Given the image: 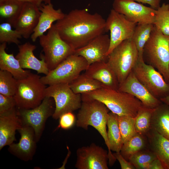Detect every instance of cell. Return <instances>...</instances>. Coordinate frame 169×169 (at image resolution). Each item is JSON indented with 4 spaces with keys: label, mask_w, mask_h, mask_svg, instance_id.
I'll list each match as a JSON object with an SVG mask.
<instances>
[{
    "label": "cell",
    "mask_w": 169,
    "mask_h": 169,
    "mask_svg": "<svg viewBox=\"0 0 169 169\" xmlns=\"http://www.w3.org/2000/svg\"><path fill=\"white\" fill-rule=\"evenodd\" d=\"M24 2H28L36 5L39 7L44 4L51 3V0H20Z\"/></svg>",
    "instance_id": "41"
},
{
    "label": "cell",
    "mask_w": 169,
    "mask_h": 169,
    "mask_svg": "<svg viewBox=\"0 0 169 169\" xmlns=\"http://www.w3.org/2000/svg\"><path fill=\"white\" fill-rule=\"evenodd\" d=\"M6 43H1L0 45V70L10 73L17 80L26 78L31 73L30 70L23 69L13 54L6 52Z\"/></svg>",
    "instance_id": "25"
},
{
    "label": "cell",
    "mask_w": 169,
    "mask_h": 169,
    "mask_svg": "<svg viewBox=\"0 0 169 169\" xmlns=\"http://www.w3.org/2000/svg\"><path fill=\"white\" fill-rule=\"evenodd\" d=\"M110 36L105 33L96 37L84 46L75 50L74 54L83 57L89 66L98 62H107Z\"/></svg>",
    "instance_id": "15"
},
{
    "label": "cell",
    "mask_w": 169,
    "mask_h": 169,
    "mask_svg": "<svg viewBox=\"0 0 169 169\" xmlns=\"http://www.w3.org/2000/svg\"><path fill=\"white\" fill-rule=\"evenodd\" d=\"M75 167L78 169H108V151L94 143L78 148Z\"/></svg>",
    "instance_id": "14"
},
{
    "label": "cell",
    "mask_w": 169,
    "mask_h": 169,
    "mask_svg": "<svg viewBox=\"0 0 169 169\" xmlns=\"http://www.w3.org/2000/svg\"><path fill=\"white\" fill-rule=\"evenodd\" d=\"M139 3L147 4L149 5L151 8L155 10L157 9L160 6V3L161 0H134Z\"/></svg>",
    "instance_id": "40"
},
{
    "label": "cell",
    "mask_w": 169,
    "mask_h": 169,
    "mask_svg": "<svg viewBox=\"0 0 169 169\" xmlns=\"http://www.w3.org/2000/svg\"><path fill=\"white\" fill-rule=\"evenodd\" d=\"M107 126V136L109 148L108 151V163L111 166L116 160L111 151L120 152L123 143L116 115L111 111L109 113Z\"/></svg>",
    "instance_id": "24"
},
{
    "label": "cell",
    "mask_w": 169,
    "mask_h": 169,
    "mask_svg": "<svg viewBox=\"0 0 169 169\" xmlns=\"http://www.w3.org/2000/svg\"><path fill=\"white\" fill-rule=\"evenodd\" d=\"M153 24L163 34L169 36V4L163 3L156 10Z\"/></svg>",
    "instance_id": "33"
},
{
    "label": "cell",
    "mask_w": 169,
    "mask_h": 169,
    "mask_svg": "<svg viewBox=\"0 0 169 169\" xmlns=\"http://www.w3.org/2000/svg\"><path fill=\"white\" fill-rule=\"evenodd\" d=\"M17 131L20 135L19 141L9 145L8 151L22 160H32L36 151L37 142L34 130L30 126L22 125Z\"/></svg>",
    "instance_id": "16"
},
{
    "label": "cell",
    "mask_w": 169,
    "mask_h": 169,
    "mask_svg": "<svg viewBox=\"0 0 169 169\" xmlns=\"http://www.w3.org/2000/svg\"><path fill=\"white\" fill-rule=\"evenodd\" d=\"M16 111L0 116V150L16 141V131L22 126Z\"/></svg>",
    "instance_id": "22"
},
{
    "label": "cell",
    "mask_w": 169,
    "mask_h": 169,
    "mask_svg": "<svg viewBox=\"0 0 169 169\" xmlns=\"http://www.w3.org/2000/svg\"><path fill=\"white\" fill-rule=\"evenodd\" d=\"M18 52L16 58L18 60L23 69H31L36 71L38 74H47L49 70L45 62L42 54L39 60L33 54L36 46L29 42L18 45Z\"/></svg>",
    "instance_id": "19"
},
{
    "label": "cell",
    "mask_w": 169,
    "mask_h": 169,
    "mask_svg": "<svg viewBox=\"0 0 169 169\" xmlns=\"http://www.w3.org/2000/svg\"><path fill=\"white\" fill-rule=\"evenodd\" d=\"M45 97H51L55 103L52 117L59 119L63 114L79 109L81 106V94L74 93L68 83H58L49 85L45 91Z\"/></svg>",
    "instance_id": "9"
},
{
    "label": "cell",
    "mask_w": 169,
    "mask_h": 169,
    "mask_svg": "<svg viewBox=\"0 0 169 169\" xmlns=\"http://www.w3.org/2000/svg\"><path fill=\"white\" fill-rule=\"evenodd\" d=\"M154 109L142 105L134 117L136 133L146 136L151 129V120Z\"/></svg>",
    "instance_id": "31"
},
{
    "label": "cell",
    "mask_w": 169,
    "mask_h": 169,
    "mask_svg": "<svg viewBox=\"0 0 169 169\" xmlns=\"http://www.w3.org/2000/svg\"><path fill=\"white\" fill-rule=\"evenodd\" d=\"M39 8L41 14L38 23L30 37L34 42L44 34L54 22L61 19L65 14L61 9H54L52 3L43 4Z\"/></svg>",
    "instance_id": "21"
},
{
    "label": "cell",
    "mask_w": 169,
    "mask_h": 169,
    "mask_svg": "<svg viewBox=\"0 0 169 169\" xmlns=\"http://www.w3.org/2000/svg\"><path fill=\"white\" fill-rule=\"evenodd\" d=\"M69 84L74 93L80 94L104 87L101 83L84 74H80Z\"/></svg>",
    "instance_id": "29"
},
{
    "label": "cell",
    "mask_w": 169,
    "mask_h": 169,
    "mask_svg": "<svg viewBox=\"0 0 169 169\" xmlns=\"http://www.w3.org/2000/svg\"><path fill=\"white\" fill-rule=\"evenodd\" d=\"M45 85L40 76L31 73L26 78L17 80L13 96L17 108L31 109L39 105L45 97Z\"/></svg>",
    "instance_id": "7"
},
{
    "label": "cell",
    "mask_w": 169,
    "mask_h": 169,
    "mask_svg": "<svg viewBox=\"0 0 169 169\" xmlns=\"http://www.w3.org/2000/svg\"><path fill=\"white\" fill-rule=\"evenodd\" d=\"M17 80L10 73L0 70V94L13 96L17 87Z\"/></svg>",
    "instance_id": "34"
},
{
    "label": "cell",
    "mask_w": 169,
    "mask_h": 169,
    "mask_svg": "<svg viewBox=\"0 0 169 169\" xmlns=\"http://www.w3.org/2000/svg\"><path fill=\"white\" fill-rule=\"evenodd\" d=\"M39 38L43 56L49 71L74 53L75 50L62 38L54 24L46 34Z\"/></svg>",
    "instance_id": "5"
},
{
    "label": "cell",
    "mask_w": 169,
    "mask_h": 169,
    "mask_svg": "<svg viewBox=\"0 0 169 169\" xmlns=\"http://www.w3.org/2000/svg\"><path fill=\"white\" fill-rule=\"evenodd\" d=\"M147 145L148 143L146 136L136 133L123 143L120 152L128 161L132 155L146 149Z\"/></svg>",
    "instance_id": "28"
},
{
    "label": "cell",
    "mask_w": 169,
    "mask_h": 169,
    "mask_svg": "<svg viewBox=\"0 0 169 169\" xmlns=\"http://www.w3.org/2000/svg\"><path fill=\"white\" fill-rule=\"evenodd\" d=\"M148 169H164V168L160 161L157 158L150 163Z\"/></svg>",
    "instance_id": "42"
},
{
    "label": "cell",
    "mask_w": 169,
    "mask_h": 169,
    "mask_svg": "<svg viewBox=\"0 0 169 169\" xmlns=\"http://www.w3.org/2000/svg\"><path fill=\"white\" fill-rule=\"evenodd\" d=\"M54 102L53 98L45 97L41 104L34 108H17V114L22 125H28L33 128L37 142L42 135L47 120L52 116L54 112Z\"/></svg>",
    "instance_id": "11"
},
{
    "label": "cell",
    "mask_w": 169,
    "mask_h": 169,
    "mask_svg": "<svg viewBox=\"0 0 169 169\" xmlns=\"http://www.w3.org/2000/svg\"><path fill=\"white\" fill-rule=\"evenodd\" d=\"M151 129L169 140V106L162 103L154 109Z\"/></svg>",
    "instance_id": "26"
},
{
    "label": "cell",
    "mask_w": 169,
    "mask_h": 169,
    "mask_svg": "<svg viewBox=\"0 0 169 169\" xmlns=\"http://www.w3.org/2000/svg\"><path fill=\"white\" fill-rule=\"evenodd\" d=\"M16 105L13 96H9L0 94V116L15 111Z\"/></svg>",
    "instance_id": "37"
},
{
    "label": "cell",
    "mask_w": 169,
    "mask_h": 169,
    "mask_svg": "<svg viewBox=\"0 0 169 169\" xmlns=\"http://www.w3.org/2000/svg\"><path fill=\"white\" fill-rule=\"evenodd\" d=\"M113 155L119 162L121 169H135L134 166L129 161L126 160L120 152H115Z\"/></svg>",
    "instance_id": "39"
},
{
    "label": "cell",
    "mask_w": 169,
    "mask_h": 169,
    "mask_svg": "<svg viewBox=\"0 0 169 169\" xmlns=\"http://www.w3.org/2000/svg\"><path fill=\"white\" fill-rule=\"evenodd\" d=\"M146 136L150 149L160 161L164 169H169V140L151 128Z\"/></svg>",
    "instance_id": "23"
},
{
    "label": "cell",
    "mask_w": 169,
    "mask_h": 169,
    "mask_svg": "<svg viewBox=\"0 0 169 169\" xmlns=\"http://www.w3.org/2000/svg\"><path fill=\"white\" fill-rule=\"evenodd\" d=\"M116 116L123 144L136 133L135 128V118L125 115H116Z\"/></svg>",
    "instance_id": "35"
},
{
    "label": "cell",
    "mask_w": 169,
    "mask_h": 169,
    "mask_svg": "<svg viewBox=\"0 0 169 169\" xmlns=\"http://www.w3.org/2000/svg\"><path fill=\"white\" fill-rule=\"evenodd\" d=\"M118 90L130 94L140 100L144 106L154 109L162 102L152 95L132 72L119 84Z\"/></svg>",
    "instance_id": "17"
},
{
    "label": "cell",
    "mask_w": 169,
    "mask_h": 169,
    "mask_svg": "<svg viewBox=\"0 0 169 169\" xmlns=\"http://www.w3.org/2000/svg\"><path fill=\"white\" fill-rule=\"evenodd\" d=\"M157 158L150 149H146L132 155L128 161L136 169H148L150 163Z\"/></svg>",
    "instance_id": "32"
},
{
    "label": "cell",
    "mask_w": 169,
    "mask_h": 169,
    "mask_svg": "<svg viewBox=\"0 0 169 169\" xmlns=\"http://www.w3.org/2000/svg\"><path fill=\"white\" fill-rule=\"evenodd\" d=\"M112 9L137 24H153L156 10L134 0H114Z\"/></svg>",
    "instance_id": "13"
},
{
    "label": "cell",
    "mask_w": 169,
    "mask_h": 169,
    "mask_svg": "<svg viewBox=\"0 0 169 169\" xmlns=\"http://www.w3.org/2000/svg\"><path fill=\"white\" fill-rule=\"evenodd\" d=\"M137 24L112 9L106 20V32H110V44L107 55L123 41L131 38Z\"/></svg>",
    "instance_id": "12"
},
{
    "label": "cell",
    "mask_w": 169,
    "mask_h": 169,
    "mask_svg": "<svg viewBox=\"0 0 169 169\" xmlns=\"http://www.w3.org/2000/svg\"><path fill=\"white\" fill-rule=\"evenodd\" d=\"M81 99V105L76 121V126L87 130L89 126L94 128L103 138L108 151L106 127L110 110L97 100L83 97Z\"/></svg>",
    "instance_id": "4"
},
{
    "label": "cell",
    "mask_w": 169,
    "mask_h": 169,
    "mask_svg": "<svg viewBox=\"0 0 169 169\" xmlns=\"http://www.w3.org/2000/svg\"><path fill=\"white\" fill-rule=\"evenodd\" d=\"M10 23L5 22L0 24V42L14 43L18 45L20 43L19 39L22 38L21 33L15 29Z\"/></svg>",
    "instance_id": "36"
},
{
    "label": "cell",
    "mask_w": 169,
    "mask_h": 169,
    "mask_svg": "<svg viewBox=\"0 0 169 169\" xmlns=\"http://www.w3.org/2000/svg\"><path fill=\"white\" fill-rule=\"evenodd\" d=\"M105 21L97 13H91L85 9H75L54 24L62 38L75 50L106 32Z\"/></svg>",
    "instance_id": "1"
},
{
    "label": "cell",
    "mask_w": 169,
    "mask_h": 169,
    "mask_svg": "<svg viewBox=\"0 0 169 169\" xmlns=\"http://www.w3.org/2000/svg\"><path fill=\"white\" fill-rule=\"evenodd\" d=\"M85 71V75L101 83L104 87L118 90L119 83L115 74L107 62L92 63Z\"/></svg>",
    "instance_id": "20"
},
{
    "label": "cell",
    "mask_w": 169,
    "mask_h": 169,
    "mask_svg": "<svg viewBox=\"0 0 169 169\" xmlns=\"http://www.w3.org/2000/svg\"><path fill=\"white\" fill-rule=\"evenodd\" d=\"M132 72L137 79L156 98L160 100L169 95V84L161 74L139 58Z\"/></svg>",
    "instance_id": "10"
},
{
    "label": "cell",
    "mask_w": 169,
    "mask_h": 169,
    "mask_svg": "<svg viewBox=\"0 0 169 169\" xmlns=\"http://www.w3.org/2000/svg\"><path fill=\"white\" fill-rule=\"evenodd\" d=\"M89 66L86 60L82 56L73 54L60 64L48 74L41 77L42 83L49 85L58 83L69 84Z\"/></svg>",
    "instance_id": "8"
},
{
    "label": "cell",
    "mask_w": 169,
    "mask_h": 169,
    "mask_svg": "<svg viewBox=\"0 0 169 169\" xmlns=\"http://www.w3.org/2000/svg\"><path fill=\"white\" fill-rule=\"evenodd\" d=\"M41 14L38 6L31 3L25 2L12 26L21 33L23 37L28 39L33 33Z\"/></svg>",
    "instance_id": "18"
},
{
    "label": "cell",
    "mask_w": 169,
    "mask_h": 169,
    "mask_svg": "<svg viewBox=\"0 0 169 169\" xmlns=\"http://www.w3.org/2000/svg\"><path fill=\"white\" fill-rule=\"evenodd\" d=\"M25 2L20 0H0V15L6 22L13 25Z\"/></svg>",
    "instance_id": "27"
},
{
    "label": "cell",
    "mask_w": 169,
    "mask_h": 169,
    "mask_svg": "<svg viewBox=\"0 0 169 169\" xmlns=\"http://www.w3.org/2000/svg\"><path fill=\"white\" fill-rule=\"evenodd\" d=\"M161 101L169 106V95L160 100Z\"/></svg>",
    "instance_id": "43"
},
{
    "label": "cell",
    "mask_w": 169,
    "mask_h": 169,
    "mask_svg": "<svg viewBox=\"0 0 169 169\" xmlns=\"http://www.w3.org/2000/svg\"><path fill=\"white\" fill-rule=\"evenodd\" d=\"M81 97L97 100L112 113L135 117L143 105L138 99L128 93L104 87L81 94Z\"/></svg>",
    "instance_id": "2"
},
{
    "label": "cell",
    "mask_w": 169,
    "mask_h": 169,
    "mask_svg": "<svg viewBox=\"0 0 169 169\" xmlns=\"http://www.w3.org/2000/svg\"><path fill=\"white\" fill-rule=\"evenodd\" d=\"M154 28L153 24H137L132 38L139 53V58L143 59L144 46Z\"/></svg>",
    "instance_id": "30"
},
{
    "label": "cell",
    "mask_w": 169,
    "mask_h": 169,
    "mask_svg": "<svg viewBox=\"0 0 169 169\" xmlns=\"http://www.w3.org/2000/svg\"><path fill=\"white\" fill-rule=\"evenodd\" d=\"M143 59L159 71L169 84V36L154 26L143 49Z\"/></svg>",
    "instance_id": "3"
},
{
    "label": "cell",
    "mask_w": 169,
    "mask_h": 169,
    "mask_svg": "<svg viewBox=\"0 0 169 169\" xmlns=\"http://www.w3.org/2000/svg\"><path fill=\"white\" fill-rule=\"evenodd\" d=\"M139 58L138 51L132 38L122 41L108 55L107 62L115 74L119 84L132 72Z\"/></svg>",
    "instance_id": "6"
},
{
    "label": "cell",
    "mask_w": 169,
    "mask_h": 169,
    "mask_svg": "<svg viewBox=\"0 0 169 169\" xmlns=\"http://www.w3.org/2000/svg\"><path fill=\"white\" fill-rule=\"evenodd\" d=\"M59 124L57 128H61L64 130H68L71 128L76 121L75 115L72 112L63 114L59 117Z\"/></svg>",
    "instance_id": "38"
}]
</instances>
